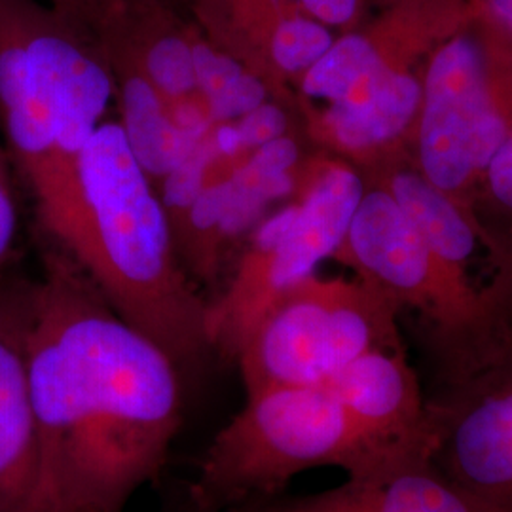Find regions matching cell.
I'll use <instances>...</instances> for the list:
<instances>
[{
    "instance_id": "obj_1",
    "label": "cell",
    "mask_w": 512,
    "mask_h": 512,
    "mask_svg": "<svg viewBox=\"0 0 512 512\" xmlns=\"http://www.w3.org/2000/svg\"><path fill=\"white\" fill-rule=\"evenodd\" d=\"M27 366L37 433L29 512L126 511L183 423L179 363L55 247L33 283Z\"/></svg>"
},
{
    "instance_id": "obj_2",
    "label": "cell",
    "mask_w": 512,
    "mask_h": 512,
    "mask_svg": "<svg viewBox=\"0 0 512 512\" xmlns=\"http://www.w3.org/2000/svg\"><path fill=\"white\" fill-rule=\"evenodd\" d=\"M54 243L179 366L211 349L209 300L186 272L164 200L118 120H105L82 150L73 207Z\"/></svg>"
},
{
    "instance_id": "obj_3",
    "label": "cell",
    "mask_w": 512,
    "mask_h": 512,
    "mask_svg": "<svg viewBox=\"0 0 512 512\" xmlns=\"http://www.w3.org/2000/svg\"><path fill=\"white\" fill-rule=\"evenodd\" d=\"M114 99L107 55L90 31L40 0H0V122L54 238L69 217L78 158Z\"/></svg>"
},
{
    "instance_id": "obj_4",
    "label": "cell",
    "mask_w": 512,
    "mask_h": 512,
    "mask_svg": "<svg viewBox=\"0 0 512 512\" xmlns=\"http://www.w3.org/2000/svg\"><path fill=\"white\" fill-rule=\"evenodd\" d=\"M300 173L287 110L275 101L209 129L158 188L186 272L215 283Z\"/></svg>"
},
{
    "instance_id": "obj_5",
    "label": "cell",
    "mask_w": 512,
    "mask_h": 512,
    "mask_svg": "<svg viewBox=\"0 0 512 512\" xmlns=\"http://www.w3.org/2000/svg\"><path fill=\"white\" fill-rule=\"evenodd\" d=\"M321 467L363 478L403 465L366 437L329 385L266 387L247 393L243 408L209 444L198 497L213 507L243 503Z\"/></svg>"
},
{
    "instance_id": "obj_6",
    "label": "cell",
    "mask_w": 512,
    "mask_h": 512,
    "mask_svg": "<svg viewBox=\"0 0 512 512\" xmlns=\"http://www.w3.org/2000/svg\"><path fill=\"white\" fill-rule=\"evenodd\" d=\"M363 194L361 175L346 162L325 160L302 169L291 200L256 224L219 296L209 300V348L236 359L275 300L336 256Z\"/></svg>"
},
{
    "instance_id": "obj_7",
    "label": "cell",
    "mask_w": 512,
    "mask_h": 512,
    "mask_svg": "<svg viewBox=\"0 0 512 512\" xmlns=\"http://www.w3.org/2000/svg\"><path fill=\"white\" fill-rule=\"evenodd\" d=\"M395 306L361 277L313 274L281 294L239 348L245 391L323 385L372 349H401Z\"/></svg>"
},
{
    "instance_id": "obj_8",
    "label": "cell",
    "mask_w": 512,
    "mask_h": 512,
    "mask_svg": "<svg viewBox=\"0 0 512 512\" xmlns=\"http://www.w3.org/2000/svg\"><path fill=\"white\" fill-rule=\"evenodd\" d=\"M512 61V40L473 18L429 54L421 78L423 177L452 196L484 173L512 131V103L497 82Z\"/></svg>"
},
{
    "instance_id": "obj_9",
    "label": "cell",
    "mask_w": 512,
    "mask_h": 512,
    "mask_svg": "<svg viewBox=\"0 0 512 512\" xmlns=\"http://www.w3.org/2000/svg\"><path fill=\"white\" fill-rule=\"evenodd\" d=\"M431 403V463L497 512H512V359Z\"/></svg>"
},
{
    "instance_id": "obj_10",
    "label": "cell",
    "mask_w": 512,
    "mask_h": 512,
    "mask_svg": "<svg viewBox=\"0 0 512 512\" xmlns=\"http://www.w3.org/2000/svg\"><path fill=\"white\" fill-rule=\"evenodd\" d=\"M184 10L224 54L256 74L277 103L289 82L329 52L336 33L279 0H183Z\"/></svg>"
},
{
    "instance_id": "obj_11",
    "label": "cell",
    "mask_w": 512,
    "mask_h": 512,
    "mask_svg": "<svg viewBox=\"0 0 512 512\" xmlns=\"http://www.w3.org/2000/svg\"><path fill=\"white\" fill-rule=\"evenodd\" d=\"M327 385L357 427L397 465L431 463L433 410L403 349H372Z\"/></svg>"
},
{
    "instance_id": "obj_12",
    "label": "cell",
    "mask_w": 512,
    "mask_h": 512,
    "mask_svg": "<svg viewBox=\"0 0 512 512\" xmlns=\"http://www.w3.org/2000/svg\"><path fill=\"white\" fill-rule=\"evenodd\" d=\"M33 283L0 279V512H29L37 484V433L27 334Z\"/></svg>"
},
{
    "instance_id": "obj_13",
    "label": "cell",
    "mask_w": 512,
    "mask_h": 512,
    "mask_svg": "<svg viewBox=\"0 0 512 512\" xmlns=\"http://www.w3.org/2000/svg\"><path fill=\"white\" fill-rule=\"evenodd\" d=\"M421 78L410 65H391L370 74L346 99L302 109L310 135L348 158L363 160L391 145L418 116Z\"/></svg>"
},
{
    "instance_id": "obj_14",
    "label": "cell",
    "mask_w": 512,
    "mask_h": 512,
    "mask_svg": "<svg viewBox=\"0 0 512 512\" xmlns=\"http://www.w3.org/2000/svg\"><path fill=\"white\" fill-rule=\"evenodd\" d=\"M255 512H497L446 480L433 463L348 478L321 494L275 503Z\"/></svg>"
},
{
    "instance_id": "obj_15",
    "label": "cell",
    "mask_w": 512,
    "mask_h": 512,
    "mask_svg": "<svg viewBox=\"0 0 512 512\" xmlns=\"http://www.w3.org/2000/svg\"><path fill=\"white\" fill-rule=\"evenodd\" d=\"M103 52L114 78V99L120 110L118 122L133 156L152 184L160 188L205 135L200 137L184 124L164 93L131 59L116 52Z\"/></svg>"
},
{
    "instance_id": "obj_16",
    "label": "cell",
    "mask_w": 512,
    "mask_h": 512,
    "mask_svg": "<svg viewBox=\"0 0 512 512\" xmlns=\"http://www.w3.org/2000/svg\"><path fill=\"white\" fill-rule=\"evenodd\" d=\"M389 194L401 205L408 219L414 222L421 238L442 266L450 270L459 283L488 304L501 317L505 308L497 304L475 283L469 266L475 262L476 236L471 222L452 202V196L435 188L423 175L397 173L389 181Z\"/></svg>"
},
{
    "instance_id": "obj_17",
    "label": "cell",
    "mask_w": 512,
    "mask_h": 512,
    "mask_svg": "<svg viewBox=\"0 0 512 512\" xmlns=\"http://www.w3.org/2000/svg\"><path fill=\"white\" fill-rule=\"evenodd\" d=\"M194 61L198 93L213 124L238 120L275 101L268 86L256 74L224 54L203 35L198 25L194 33Z\"/></svg>"
},
{
    "instance_id": "obj_18",
    "label": "cell",
    "mask_w": 512,
    "mask_h": 512,
    "mask_svg": "<svg viewBox=\"0 0 512 512\" xmlns=\"http://www.w3.org/2000/svg\"><path fill=\"white\" fill-rule=\"evenodd\" d=\"M294 12L346 33L365 21V0H279Z\"/></svg>"
},
{
    "instance_id": "obj_19",
    "label": "cell",
    "mask_w": 512,
    "mask_h": 512,
    "mask_svg": "<svg viewBox=\"0 0 512 512\" xmlns=\"http://www.w3.org/2000/svg\"><path fill=\"white\" fill-rule=\"evenodd\" d=\"M59 14L73 19L80 27L95 35L109 21L124 14L128 8H133L147 0H44Z\"/></svg>"
},
{
    "instance_id": "obj_20",
    "label": "cell",
    "mask_w": 512,
    "mask_h": 512,
    "mask_svg": "<svg viewBox=\"0 0 512 512\" xmlns=\"http://www.w3.org/2000/svg\"><path fill=\"white\" fill-rule=\"evenodd\" d=\"M484 173L495 200L512 211V131L495 152Z\"/></svg>"
},
{
    "instance_id": "obj_21",
    "label": "cell",
    "mask_w": 512,
    "mask_h": 512,
    "mask_svg": "<svg viewBox=\"0 0 512 512\" xmlns=\"http://www.w3.org/2000/svg\"><path fill=\"white\" fill-rule=\"evenodd\" d=\"M16 226H18L16 203L12 198V190L0 158V268L4 266L6 258L12 251V245L16 239Z\"/></svg>"
},
{
    "instance_id": "obj_22",
    "label": "cell",
    "mask_w": 512,
    "mask_h": 512,
    "mask_svg": "<svg viewBox=\"0 0 512 512\" xmlns=\"http://www.w3.org/2000/svg\"><path fill=\"white\" fill-rule=\"evenodd\" d=\"M478 19L512 40V0H467Z\"/></svg>"
},
{
    "instance_id": "obj_23",
    "label": "cell",
    "mask_w": 512,
    "mask_h": 512,
    "mask_svg": "<svg viewBox=\"0 0 512 512\" xmlns=\"http://www.w3.org/2000/svg\"><path fill=\"white\" fill-rule=\"evenodd\" d=\"M253 512H255V511H253Z\"/></svg>"
}]
</instances>
